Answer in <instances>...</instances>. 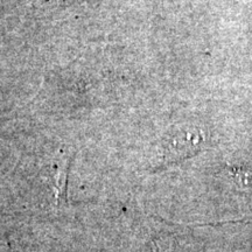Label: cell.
I'll use <instances>...</instances> for the list:
<instances>
[{
  "label": "cell",
  "mask_w": 252,
  "mask_h": 252,
  "mask_svg": "<svg viewBox=\"0 0 252 252\" xmlns=\"http://www.w3.org/2000/svg\"><path fill=\"white\" fill-rule=\"evenodd\" d=\"M202 143L203 135L197 128H180L168 137L165 147L166 160L172 162L193 156L201 149Z\"/></svg>",
  "instance_id": "obj_1"
},
{
  "label": "cell",
  "mask_w": 252,
  "mask_h": 252,
  "mask_svg": "<svg viewBox=\"0 0 252 252\" xmlns=\"http://www.w3.org/2000/svg\"><path fill=\"white\" fill-rule=\"evenodd\" d=\"M69 165H70V160L69 158H63L56 166V174H55V197L58 203L62 202L65 200V188H67V178Z\"/></svg>",
  "instance_id": "obj_2"
}]
</instances>
